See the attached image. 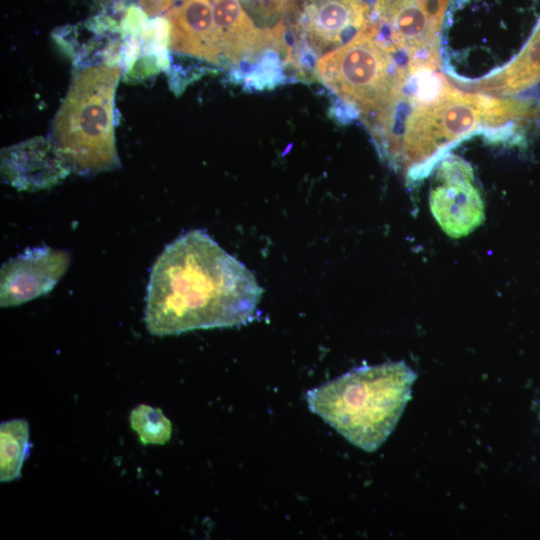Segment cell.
Here are the masks:
<instances>
[{"mask_svg": "<svg viewBox=\"0 0 540 540\" xmlns=\"http://www.w3.org/2000/svg\"><path fill=\"white\" fill-rule=\"evenodd\" d=\"M262 288L254 275L206 231L168 244L152 266L144 321L156 336L240 326L256 312Z\"/></svg>", "mask_w": 540, "mask_h": 540, "instance_id": "obj_1", "label": "cell"}, {"mask_svg": "<svg viewBox=\"0 0 540 540\" xmlns=\"http://www.w3.org/2000/svg\"><path fill=\"white\" fill-rule=\"evenodd\" d=\"M518 102L463 91L438 70L411 73L386 125L375 137L405 164L420 163L479 130L516 135Z\"/></svg>", "mask_w": 540, "mask_h": 540, "instance_id": "obj_2", "label": "cell"}, {"mask_svg": "<svg viewBox=\"0 0 540 540\" xmlns=\"http://www.w3.org/2000/svg\"><path fill=\"white\" fill-rule=\"evenodd\" d=\"M416 377L403 361L358 367L309 390L306 400L346 440L373 452L394 430Z\"/></svg>", "mask_w": 540, "mask_h": 540, "instance_id": "obj_3", "label": "cell"}, {"mask_svg": "<svg viewBox=\"0 0 540 540\" xmlns=\"http://www.w3.org/2000/svg\"><path fill=\"white\" fill-rule=\"evenodd\" d=\"M315 72L372 133L388 120L410 75L373 15L350 41L322 55Z\"/></svg>", "mask_w": 540, "mask_h": 540, "instance_id": "obj_4", "label": "cell"}, {"mask_svg": "<svg viewBox=\"0 0 540 540\" xmlns=\"http://www.w3.org/2000/svg\"><path fill=\"white\" fill-rule=\"evenodd\" d=\"M122 68L94 65L74 75L52 125L51 140L70 172L92 176L120 167L114 97Z\"/></svg>", "mask_w": 540, "mask_h": 540, "instance_id": "obj_5", "label": "cell"}, {"mask_svg": "<svg viewBox=\"0 0 540 540\" xmlns=\"http://www.w3.org/2000/svg\"><path fill=\"white\" fill-rule=\"evenodd\" d=\"M453 0H375L373 17L411 73L441 67V42Z\"/></svg>", "mask_w": 540, "mask_h": 540, "instance_id": "obj_6", "label": "cell"}, {"mask_svg": "<svg viewBox=\"0 0 540 540\" xmlns=\"http://www.w3.org/2000/svg\"><path fill=\"white\" fill-rule=\"evenodd\" d=\"M68 251L48 246L26 249L3 263L0 271L1 307H14L50 292L67 271Z\"/></svg>", "mask_w": 540, "mask_h": 540, "instance_id": "obj_7", "label": "cell"}, {"mask_svg": "<svg viewBox=\"0 0 540 540\" xmlns=\"http://www.w3.org/2000/svg\"><path fill=\"white\" fill-rule=\"evenodd\" d=\"M438 184L430 194L431 209L441 226L453 235L467 233L483 214L470 165L459 157L443 160L437 172Z\"/></svg>", "mask_w": 540, "mask_h": 540, "instance_id": "obj_8", "label": "cell"}, {"mask_svg": "<svg viewBox=\"0 0 540 540\" xmlns=\"http://www.w3.org/2000/svg\"><path fill=\"white\" fill-rule=\"evenodd\" d=\"M372 15L366 0H306L301 29L309 48L322 54L350 41Z\"/></svg>", "mask_w": 540, "mask_h": 540, "instance_id": "obj_9", "label": "cell"}, {"mask_svg": "<svg viewBox=\"0 0 540 540\" xmlns=\"http://www.w3.org/2000/svg\"><path fill=\"white\" fill-rule=\"evenodd\" d=\"M1 173L14 188L37 191L58 184L70 169L51 139L36 137L2 150Z\"/></svg>", "mask_w": 540, "mask_h": 540, "instance_id": "obj_10", "label": "cell"}, {"mask_svg": "<svg viewBox=\"0 0 540 540\" xmlns=\"http://www.w3.org/2000/svg\"><path fill=\"white\" fill-rule=\"evenodd\" d=\"M164 17L169 24L170 51L223 66L212 0H182Z\"/></svg>", "mask_w": 540, "mask_h": 540, "instance_id": "obj_11", "label": "cell"}, {"mask_svg": "<svg viewBox=\"0 0 540 540\" xmlns=\"http://www.w3.org/2000/svg\"><path fill=\"white\" fill-rule=\"evenodd\" d=\"M124 33L112 19L99 17L81 25L62 28L54 38L77 67L85 68L100 64L118 65L125 55Z\"/></svg>", "mask_w": 540, "mask_h": 540, "instance_id": "obj_12", "label": "cell"}, {"mask_svg": "<svg viewBox=\"0 0 540 540\" xmlns=\"http://www.w3.org/2000/svg\"><path fill=\"white\" fill-rule=\"evenodd\" d=\"M29 424L16 418L0 426V481L11 482L21 476L22 466L29 455Z\"/></svg>", "mask_w": 540, "mask_h": 540, "instance_id": "obj_13", "label": "cell"}, {"mask_svg": "<svg viewBox=\"0 0 540 540\" xmlns=\"http://www.w3.org/2000/svg\"><path fill=\"white\" fill-rule=\"evenodd\" d=\"M129 423L143 445H164L171 438L172 424L158 407L136 406L130 413Z\"/></svg>", "mask_w": 540, "mask_h": 540, "instance_id": "obj_14", "label": "cell"}, {"mask_svg": "<svg viewBox=\"0 0 540 540\" xmlns=\"http://www.w3.org/2000/svg\"><path fill=\"white\" fill-rule=\"evenodd\" d=\"M182 0H139L141 10L145 15L155 17L167 12Z\"/></svg>", "mask_w": 540, "mask_h": 540, "instance_id": "obj_15", "label": "cell"}]
</instances>
